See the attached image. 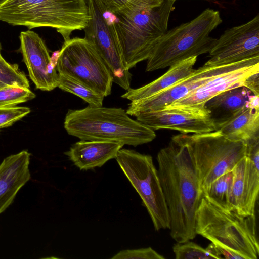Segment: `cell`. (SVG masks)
Returning a JSON list of instances; mask_svg holds the SVG:
<instances>
[{"label":"cell","mask_w":259,"mask_h":259,"mask_svg":"<svg viewBox=\"0 0 259 259\" xmlns=\"http://www.w3.org/2000/svg\"><path fill=\"white\" fill-rule=\"evenodd\" d=\"M197 168L202 190L218 178L232 171L246 156L247 145L229 140L217 130L201 134H185Z\"/></svg>","instance_id":"obj_7"},{"label":"cell","mask_w":259,"mask_h":259,"mask_svg":"<svg viewBox=\"0 0 259 259\" xmlns=\"http://www.w3.org/2000/svg\"><path fill=\"white\" fill-rule=\"evenodd\" d=\"M227 65L209 66L204 64L165 90L146 99L132 101L126 112L129 115L135 116L141 112L162 109L222 72Z\"/></svg>","instance_id":"obj_14"},{"label":"cell","mask_w":259,"mask_h":259,"mask_svg":"<svg viewBox=\"0 0 259 259\" xmlns=\"http://www.w3.org/2000/svg\"><path fill=\"white\" fill-rule=\"evenodd\" d=\"M232 180V170L213 181L208 187L202 190V195L215 206L230 211L228 198Z\"/></svg>","instance_id":"obj_22"},{"label":"cell","mask_w":259,"mask_h":259,"mask_svg":"<svg viewBox=\"0 0 259 259\" xmlns=\"http://www.w3.org/2000/svg\"><path fill=\"white\" fill-rule=\"evenodd\" d=\"M0 82L6 85L29 88V83L25 74L17 64L7 62L0 57Z\"/></svg>","instance_id":"obj_26"},{"label":"cell","mask_w":259,"mask_h":259,"mask_svg":"<svg viewBox=\"0 0 259 259\" xmlns=\"http://www.w3.org/2000/svg\"><path fill=\"white\" fill-rule=\"evenodd\" d=\"M217 121V130L232 141H248L259 138V109L247 102L241 109Z\"/></svg>","instance_id":"obj_19"},{"label":"cell","mask_w":259,"mask_h":259,"mask_svg":"<svg viewBox=\"0 0 259 259\" xmlns=\"http://www.w3.org/2000/svg\"><path fill=\"white\" fill-rule=\"evenodd\" d=\"M1 44H0V57H2V55H1Z\"/></svg>","instance_id":"obj_32"},{"label":"cell","mask_w":259,"mask_h":259,"mask_svg":"<svg viewBox=\"0 0 259 259\" xmlns=\"http://www.w3.org/2000/svg\"><path fill=\"white\" fill-rule=\"evenodd\" d=\"M30 154L23 150L5 158L0 164V214L13 202L21 188L30 179Z\"/></svg>","instance_id":"obj_17"},{"label":"cell","mask_w":259,"mask_h":259,"mask_svg":"<svg viewBox=\"0 0 259 259\" xmlns=\"http://www.w3.org/2000/svg\"><path fill=\"white\" fill-rule=\"evenodd\" d=\"M250 91L244 87H239L226 90L215 96L206 104L211 112L212 110H222L230 114L243 107L248 100Z\"/></svg>","instance_id":"obj_21"},{"label":"cell","mask_w":259,"mask_h":259,"mask_svg":"<svg viewBox=\"0 0 259 259\" xmlns=\"http://www.w3.org/2000/svg\"><path fill=\"white\" fill-rule=\"evenodd\" d=\"M205 1H209V0H205Z\"/></svg>","instance_id":"obj_33"},{"label":"cell","mask_w":259,"mask_h":259,"mask_svg":"<svg viewBox=\"0 0 259 259\" xmlns=\"http://www.w3.org/2000/svg\"><path fill=\"white\" fill-rule=\"evenodd\" d=\"M172 250L176 259H217L207 248L204 249L190 240L177 242Z\"/></svg>","instance_id":"obj_25"},{"label":"cell","mask_w":259,"mask_h":259,"mask_svg":"<svg viewBox=\"0 0 259 259\" xmlns=\"http://www.w3.org/2000/svg\"><path fill=\"white\" fill-rule=\"evenodd\" d=\"M132 0H99L106 10L112 14L115 13Z\"/></svg>","instance_id":"obj_29"},{"label":"cell","mask_w":259,"mask_h":259,"mask_svg":"<svg viewBox=\"0 0 259 259\" xmlns=\"http://www.w3.org/2000/svg\"><path fill=\"white\" fill-rule=\"evenodd\" d=\"M244 87L250 91L253 94L259 96V72L253 74L247 77Z\"/></svg>","instance_id":"obj_30"},{"label":"cell","mask_w":259,"mask_h":259,"mask_svg":"<svg viewBox=\"0 0 259 259\" xmlns=\"http://www.w3.org/2000/svg\"><path fill=\"white\" fill-rule=\"evenodd\" d=\"M6 86H7L6 84L0 82V89L3 88L4 87H6Z\"/></svg>","instance_id":"obj_31"},{"label":"cell","mask_w":259,"mask_h":259,"mask_svg":"<svg viewBox=\"0 0 259 259\" xmlns=\"http://www.w3.org/2000/svg\"><path fill=\"white\" fill-rule=\"evenodd\" d=\"M157 170L167 205L170 235L176 242L194 239L202 196L194 160L185 134L174 136L157 155Z\"/></svg>","instance_id":"obj_1"},{"label":"cell","mask_w":259,"mask_h":259,"mask_svg":"<svg viewBox=\"0 0 259 259\" xmlns=\"http://www.w3.org/2000/svg\"><path fill=\"white\" fill-rule=\"evenodd\" d=\"M89 19L87 0H1L0 21L29 29L55 28L64 41L72 32L84 29Z\"/></svg>","instance_id":"obj_5"},{"label":"cell","mask_w":259,"mask_h":259,"mask_svg":"<svg viewBox=\"0 0 259 259\" xmlns=\"http://www.w3.org/2000/svg\"><path fill=\"white\" fill-rule=\"evenodd\" d=\"M58 74L79 81L104 97L111 93L112 78L93 45L84 38L64 41L56 62Z\"/></svg>","instance_id":"obj_9"},{"label":"cell","mask_w":259,"mask_h":259,"mask_svg":"<svg viewBox=\"0 0 259 259\" xmlns=\"http://www.w3.org/2000/svg\"><path fill=\"white\" fill-rule=\"evenodd\" d=\"M112 259H164L151 247L121 250L115 254Z\"/></svg>","instance_id":"obj_28"},{"label":"cell","mask_w":259,"mask_h":259,"mask_svg":"<svg viewBox=\"0 0 259 259\" xmlns=\"http://www.w3.org/2000/svg\"><path fill=\"white\" fill-rule=\"evenodd\" d=\"M258 167L259 163L246 156L235 165L228 198L230 211L244 217L255 215L259 192Z\"/></svg>","instance_id":"obj_16"},{"label":"cell","mask_w":259,"mask_h":259,"mask_svg":"<svg viewBox=\"0 0 259 259\" xmlns=\"http://www.w3.org/2000/svg\"><path fill=\"white\" fill-rule=\"evenodd\" d=\"M64 127L81 140L107 141L134 147L152 141L154 130L132 119L123 109L88 105L68 110Z\"/></svg>","instance_id":"obj_4"},{"label":"cell","mask_w":259,"mask_h":259,"mask_svg":"<svg viewBox=\"0 0 259 259\" xmlns=\"http://www.w3.org/2000/svg\"><path fill=\"white\" fill-rule=\"evenodd\" d=\"M115 159L140 196L155 230L169 229L168 209L152 156L134 150L121 148Z\"/></svg>","instance_id":"obj_8"},{"label":"cell","mask_w":259,"mask_h":259,"mask_svg":"<svg viewBox=\"0 0 259 259\" xmlns=\"http://www.w3.org/2000/svg\"><path fill=\"white\" fill-rule=\"evenodd\" d=\"M257 72H259V57L228 64L222 72L163 109H175L212 115L211 111L205 107L208 100L226 90L244 87L247 78Z\"/></svg>","instance_id":"obj_11"},{"label":"cell","mask_w":259,"mask_h":259,"mask_svg":"<svg viewBox=\"0 0 259 259\" xmlns=\"http://www.w3.org/2000/svg\"><path fill=\"white\" fill-rule=\"evenodd\" d=\"M204 64L218 66L259 57V15L229 28L217 39Z\"/></svg>","instance_id":"obj_12"},{"label":"cell","mask_w":259,"mask_h":259,"mask_svg":"<svg viewBox=\"0 0 259 259\" xmlns=\"http://www.w3.org/2000/svg\"><path fill=\"white\" fill-rule=\"evenodd\" d=\"M222 21L219 11L207 8L193 20L167 30L147 59L146 71L208 53L217 40L210 34Z\"/></svg>","instance_id":"obj_6"},{"label":"cell","mask_w":259,"mask_h":259,"mask_svg":"<svg viewBox=\"0 0 259 259\" xmlns=\"http://www.w3.org/2000/svg\"><path fill=\"white\" fill-rule=\"evenodd\" d=\"M35 94L29 88L7 85L0 89V108H9L32 100Z\"/></svg>","instance_id":"obj_24"},{"label":"cell","mask_w":259,"mask_h":259,"mask_svg":"<svg viewBox=\"0 0 259 259\" xmlns=\"http://www.w3.org/2000/svg\"><path fill=\"white\" fill-rule=\"evenodd\" d=\"M195 231L209 240L228 259H257L255 215L244 217L222 209L203 195L196 215Z\"/></svg>","instance_id":"obj_3"},{"label":"cell","mask_w":259,"mask_h":259,"mask_svg":"<svg viewBox=\"0 0 259 259\" xmlns=\"http://www.w3.org/2000/svg\"><path fill=\"white\" fill-rule=\"evenodd\" d=\"M176 0H132L113 14L124 66L147 60L167 31Z\"/></svg>","instance_id":"obj_2"},{"label":"cell","mask_w":259,"mask_h":259,"mask_svg":"<svg viewBox=\"0 0 259 259\" xmlns=\"http://www.w3.org/2000/svg\"><path fill=\"white\" fill-rule=\"evenodd\" d=\"M123 146L112 141L80 140L72 144L64 154L80 170H88L115 159Z\"/></svg>","instance_id":"obj_18"},{"label":"cell","mask_w":259,"mask_h":259,"mask_svg":"<svg viewBox=\"0 0 259 259\" xmlns=\"http://www.w3.org/2000/svg\"><path fill=\"white\" fill-rule=\"evenodd\" d=\"M197 57L184 60L170 67L166 73L157 79L137 89L130 88L121 98L132 101L146 99L165 90L194 71Z\"/></svg>","instance_id":"obj_20"},{"label":"cell","mask_w":259,"mask_h":259,"mask_svg":"<svg viewBox=\"0 0 259 259\" xmlns=\"http://www.w3.org/2000/svg\"><path fill=\"white\" fill-rule=\"evenodd\" d=\"M30 112V108L26 107L0 108V131L12 125Z\"/></svg>","instance_id":"obj_27"},{"label":"cell","mask_w":259,"mask_h":259,"mask_svg":"<svg viewBox=\"0 0 259 259\" xmlns=\"http://www.w3.org/2000/svg\"><path fill=\"white\" fill-rule=\"evenodd\" d=\"M20 49L29 76L38 89L51 91L58 87L59 74L48 49L38 34L31 30L22 31Z\"/></svg>","instance_id":"obj_13"},{"label":"cell","mask_w":259,"mask_h":259,"mask_svg":"<svg viewBox=\"0 0 259 259\" xmlns=\"http://www.w3.org/2000/svg\"><path fill=\"white\" fill-rule=\"evenodd\" d=\"M136 120L155 131L174 130L182 134H201L216 131L217 121L212 115L175 109L141 112Z\"/></svg>","instance_id":"obj_15"},{"label":"cell","mask_w":259,"mask_h":259,"mask_svg":"<svg viewBox=\"0 0 259 259\" xmlns=\"http://www.w3.org/2000/svg\"><path fill=\"white\" fill-rule=\"evenodd\" d=\"M89 19L85 38L95 47L109 70L112 81L124 90L130 89L132 74L124 66L122 51L113 19L99 0H87Z\"/></svg>","instance_id":"obj_10"},{"label":"cell","mask_w":259,"mask_h":259,"mask_svg":"<svg viewBox=\"0 0 259 259\" xmlns=\"http://www.w3.org/2000/svg\"><path fill=\"white\" fill-rule=\"evenodd\" d=\"M58 87L72 93L87 102L89 105L102 106L104 97L85 84L67 76L59 74Z\"/></svg>","instance_id":"obj_23"}]
</instances>
